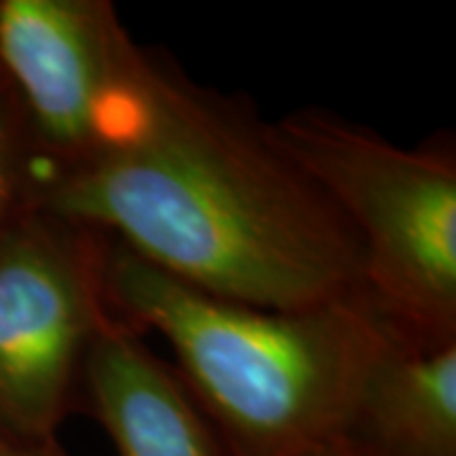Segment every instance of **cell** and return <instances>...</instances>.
Listing matches in <instances>:
<instances>
[{
    "instance_id": "obj_1",
    "label": "cell",
    "mask_w": 456,
    "mask_h": 456,
    "mask_svg": "<svg viewBox=\"0 0 456 456\" xmlns=\"http://www.w3.org/2000/svg\"><path fill=\"white\" fill-rule=\"evenodd\" d=\"M33 206L92 228L198 292L261 310L362 297V251L335 203L244 97L140 49L89 158Z\"/></svg>"
},
{
    "instance_id": "obj_2",
    "label": "cell",
    "mask_w": 456,
    "mask_h": 456,
    "mask_svg": "<svg viewBox=\"0 0 456 456\" xmlns=\"http://www.w3.org/2000/svg\"><path fill=\"white\" fill-rule=\"evenodd\" d=\"M107 289L132 330L167 340L228 456L340 454L360 386L398 338L365 297L261 310L180 284L117 244Z\"/></svg>"
},
{
    "instance_id": "obj_3",
    "label": "cell",
    "mask_w": 456,
    "mask_h": 456,
    "mask_svg": "<svg viewBox=\"0 0 456 456\" xmlns=\"http://www.w3.org/2000/svg\"><path fill=\"white\" fill-rule=\"evenodd\" d=\"M272 132L353 228L362 297L403 340L456 342V147L439 134L416 147L340 114L299 107Z\"/></svg>"
},
{
    "instance_id": "obj_4",
    "label": "cell",
    "mask_w": 456,
    "mask_h": 456,
    "mask_svg": "<svg viewBox=\"0 0 456 456\" xmlns=\"http://www.w3.org/2000/svg\"><path fill=\"white\" fill-rule=\"evenodd\" d=\"M112 241L31 200L0 228V431L59 439L84 406L89 353L117 317L107 264Z\"/></svg>"
},
{
    "instance_id": "obj_5",
    "label": "cell",
    "mask_w": 456,
    "mask_h": 456,
    "mask_svg": "<svg viewBox=\"0 0 456 456\" xmlns=\"http://www.w3.org/2000/svg\"><path fill=\"white\" fill-rule=\"evenodd\" d=\"M140 44L110 0H0V79L33 155V185L94 152Z\"/></svg>"
},
{
    "instance_id": "obj_6",
    "label": "cell",
    "mask_w": 456,
    "mask_h": 456,
    "mask_svg": "<svg viewBox=\"0 0 456 456\" xmlns=\"http://www.w3.org/2000/svg\"><path fill=\"white\" fill-rule=\"evenodd\" d=\"M82 403L117 456H228L175 368L119 314L89 353Z\"/></svg>"
},
{
    "instance_id": "obj_7",
    "label": "cell",
    "mask_w": 456,
    "mask_h": 456,
    "mask_svg": "<svg viewBox=\"0 0 456 456\" xmlns=\"http://www.w3.org/2000/svg\"><path fill=\"white\" fill-rule=\"evenodd\" d=\"M340 456H456V342L391 338L360 386Z\"/></svg>"
},
{
    "instance_id": "obj_8",
    "label": "cell",
    "mask_w": 456,
    "mask_h": 456,
    "mask_svg": "<svg viewBox=\"0 0 456 456\" xmlns=\"http://www.w3.org/2000/svg\"><path fill=\"white\" fill-rule=\"evenodd\" d=\"M33 191V155L8 84L0 79V228L20 211Z\"/></svg>"
},
{
    "instance_id": "obj_9",
    "label": "cell",
    "mask_w": 456,
    "mask_h": 456,
    "mask_svg": "<svg viewBox=\"0 0 456 456\" xmlns=\"http://www.w3.org/2000/svg\"><path fill=\"white\" fill-rule=\"evenodd\" d=\"M0 456H66L59 439L18 441L0 431Z\"/></svg>"
},
{
    "instance_id": "obj_10",
    "label": "cell",
    "mask_w": 456,
    "mask_h": 456,
    "mask_svg": "<svg viewBox=\"0 0 456 456\" xmlns=\"http://www.w3.org/2000/svg\"><path fill=\"white\" fill-rule=\"evenodd\" d=\"M338 456H340V454H338Z\"/></svg>"
}]
</instances>
